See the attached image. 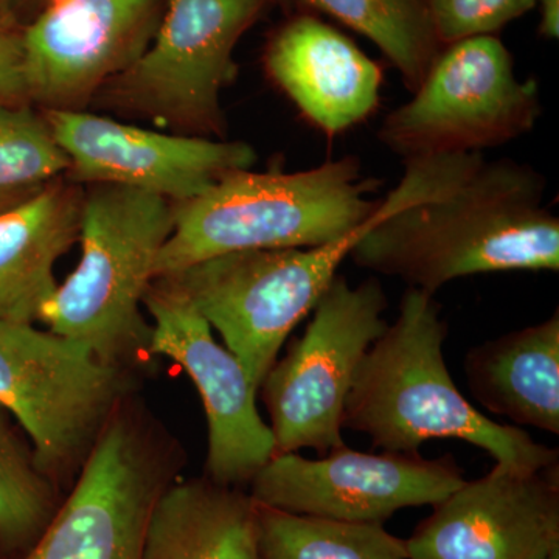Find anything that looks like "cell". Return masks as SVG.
I'll use <instances>...</instances> for the list:
<instances>
[{
	"label": "cell",
	"mask_w": 559,
	"mask_h": 559,
	"mask_svg": "<svg viewBox=\"0 0 559 559\" xmlns=\"http://www.w3.org/2000/svg\"><path fill=\"white\" fill-rule=\"evenodd\" d=\"M385 212L353 248L359 267L433 294L455 278L559 270V219L546 179L527 164L463 154L404 160Z\"/></svg>",
	"instance_id": "cell-1"
},
{
	"label": "cell",
	"mask_w": 559,
	"mask_h": 559,
	"mask_svg": "<svg viewBox=\"0 0 559 559\" xmlns=\"http://www.w3.org/2000/svg\"><path fill=\"white\" fill-rule=\"evenodd\" d=\"M447 336L433 296L407 288L395 323L360 362L344 428L367 433L389 452L418 454L425 441L457 439L487 451L500 469L535 473L558 465V450L492 421L462 395L444 360Z\"/></svg>",
	"instance_id": "cell-2"
},
{
	"label": "cell",
	"mask_w": 559,
	"mask_h": 559,
	"mask_svg": "<svg viewBox=\"0 0 559 559\" xmlns=\"http://www.w3.org/2000/svg\"><path fill=\"white\" fill-rule=\"evenodd\" d=\"M377 182L355 156L310 170H240L175 207V226L154 278L242 250L316 248L358 230L380 207Z\"/></svg>",
	"instance_id": "cell-3"
},
{
	"label": "cell",
	"mask_w": 559,
	"mask_h": 559,
	"mask_svg": "<svg viewBox=\"0 0 559 559\" xmlns=\"http://www.w3.org/2000/svg\"><path fill=\"white\" fill-rule=\"evenodd\" d=\"M173 226L171 201L131 187L95 183L81 204L80 264L58 285L38 320L121 369L150 352L151 326L140 305Z\"/></svg>",
	"instance_id": "cell-4"
},
{
	"label": "cell",
	"mask_w": 559,
	"mask_h": 559,
	"mask_svg": "<svg viewBox=\"0 0 559 559\" xmlns=\"http://www.w3.org/2000/svg\"><path fill=\"white\" fill-rule=\"evenodd\" d=\"M384 212L382 198L364 226L329 245L224 253L162 278L218 331L260 389L290 331L314 310L341 264Z\"/></svg>",
	"instance_id": "cell-5"
},
{
	"label": "cell",
	"mask_w": 559,
	"mask_h": 559,
	"mask_svg": "<svg viewBox=\"0 0 559 559\" xmlns=\"http://www.w3.org/2000/svg\"><path fill=\"white\" fill-rule=\"evenodd\" d=\"M414 92L378 131L404 160L496 148L540 117L538 84L518 79L509 49L492 35L450 44Z\"/></svg>",
	"instance_id": "cell-6"
},
{
	"label": "cell",
	"mask_w": 559,
	"mask_h": 559,
	"mask_svg": "<svg viewBox=\"0 0 559 559\" xmlns=\"http://www.w3.org/2000/svg\"><path fill=\"white\" fill-rule=\"evenodd\" d=\"M377 278L352 286L337 274L316 304L304 336L275 360L260 389L270 412L275 454L344 447V412L362 359L389 323Z\"/></svg>",
	"instance_id": "cell-7"
},
{
	"label": "cell",
	"mask_w": 559,
	"mask_h": 559,
	"mask_svg": "<svg viewBox=\"0 0 559 559\" xmlns=\"http://www.w3.org/2000/svg\"><path fill=\"white\" fill-rule=\"evenodd\" d=\"M124 392L123 369L83 342L0 320V407L31 437L40 471L84 465Z\"/></svg>",
	"instance_id": "cell-8"
},
{
	"label": "cell",
	"mask_w": 559,
	"mask_h": 559,
	"mask_svg": "<svg viewBox=\"0 0 559 559\" xmlns=\"http://www.w3.org/2000/svg\"><path fill=\"white\" fill-rule=\"evenodd\" d=\"M266 2L168 0L150 46L116 76L117 95L171 127L221 134V92L237 75L235 47Z\"/></svg>",
	"instance_id": "cell-9"
},
{
	"label": "cell",
	"mask_w": 559,
	"mask_h": 559,
	"mask_svg": "<svg viewBox=\"0 0 559 559\" xmlns=\"http://www.w3.org/2000/svg\"><path fill=\"white\" fill-rule=\"evenodd\" d=\"M465 481L451 454H366L344 444L322 459L274 455L250 480V496L288 513L384 525L400 510L436 506Z\"/></svg>",
	"instance_id": "cell-10"
},
{
	"label": "cell",
	"mask_w": 559,
	"mask_h": 559,
	"mask_svg": "<svg viewBox=\"0 0 559 559\" xmlns=\"http://www.w3.org/2000/svg\"><path fill=\"white\" fill-rule=\"evenodd\" d=\"M143 305L154 320L151 355L178 362L204 403L207 479L234 488L250 484L275 454L270 425L257 409L259 389L237 356L215 341L207 320L167 280L151 283Z\"/></svg>",
	"instance_id": "cell-11"
},
{
	"label": "cell",
	"mask_w": 559,
	"mask_h": 559,
	"mask_svg": "<svg viewBox=\"0 0 559 559\" xmlns=\"http://www.w3.org/2000/svg\"><path fill=\"white\" fill-rule=\"evenodd\" d=\"M167 487L148 440L116 412L53 521L17 559H142L151 511Z\"/></svg>",
	"instance_id": "cell-12"
},
{
	"label": "cell",
	"mask_w": 559,
	"mask_h": 559,
	"mask_svg": "<svg viewBox=\"0 0 559 559\" xmlns=\"http://www.w3.org/2000/svg\"><path fill=\"white\" fill-rule=\"evenodd\" d=\"M46 119L75 182L131 187L168 201L193 200L257 160L248 143L164 134L83 110H47Z\"/></svg>",
	"instance_id": "cell-13"
},
{
	"label": "cell",
	"mask_w": 559,
	"mask_h": 559,
	"mask_svg": "<svg viewBox=\"0 0 559 559\" xmlns=\"http://www.w3.org/2000/svg\"><path fill=\"white\" fill-rule=\"evenodd\" d=\"M157 0H55L22 35L25 94L80 110L148 46Z\"/></svg>",
	"instance_id": "cell-14"
},
{
	"label": "cell",
	"mask_w": 559,
	"mask_h": 559,
	"mask_svg": "<svg viewBox=\"0 0 559 559\" xmlns=\"http://www.w3.org/2000/svg\"><path fill=\"white\" fill-rule=\"evenodd\" d=\"M406 540L409 559H544L559 549L558 465L495 466L465 481Z\"/></svg>",
	"instance_id": "cell-15"
},
{
	"label": "cell",
	"mask_w": 559,
	"mask_h": 559,
	"mask_svg": "<svg viewBox=\"0 0 559 559\" xmlns=\"http://www.w3.org/2000/svg\"><path fill=\"white\" fill-rule=\"evenodd\" d=\"M272 81L329 138L373 116L382 70L340 31L311 14L283 25L264 57Z\"/></svg>",
	"instance_id": "cell-16"
},
{
	"label": "cell",
	"mask_w": 559,
	"mask_h": 559,
	"mask_svg": "<svg viewBox=\"0 0 559 559\" xmlns=\"http://www.w3.org/2000/svg\"><path fill=\"white\" fill-rule=\"evenodd\" d=\"M83 194L51 180L0 210V320L33 323L58 288L53 270L80 238Z\"/></svg>",
	"instance_id": "cell-17"
},
{
	"label": "cell",
	"mask_w": 559,
	"mask_h": 559,
	"mask_svg": "<svg viewBox=\"0 0 559 559\" xmlns=\"http://www.w3.org/2000/svg\"><path fill=\"white\" fill-rule=\"evenodd\" d=\"M471 395L521 426L559 433V312L471 348L463 362Z\"/></svg>",
	"instance_id": "cell-18"
},
{
	"label": "cell",
	"mask_w": 559,
	"mask_h": 559,
	"mask_svg": "<svg viewBox=\"0 0 559 559\" xmlns=\"http://www.w3.org/2000/svg\"><path fill=\"white\" fill-rule=\"evenodd\" d=\"M142 559H260L255 500L210 479L168 485L151 511Z\"/></svg>",
	"instance_id": "cell-19"
},
{
	"label": "cell",
	"mask_w": 559,
	"mask_h": 559,
	"mask_svg": "<svg viewBox=\"0 0 559 559\" xmlns=\"http://www.w3.org/2000/svg\"><path fill=\"white\" fill-rule=\"evenodd\" d=\"M260 559H409L384 525L288 513L257 502Z\"/></svg>",
	"instance_id": "cell-20"
},
{
	"label": "cell",
	"mask_w": 559,
	"mask_h": 559,
	"mask_svg": "<svg viewBox=\"0 0 559 559\" xmlns=\"http://www.w3.org/2000/svg\"><path fill=\"white\" fill-rule=\"evenodd\" d=\"M377 44L411 91L440 53L428 0H304Z\"/></svg>",
	"instance_id": "cell-21"
},
{
	"label": "cell",
	"mask_w": 559,
	"mask_h": 559,
	"mask_svg": "<svg viewBox=\"0 0 559 559\" xmlns=\"http://www.w3.org/2000/svg\"><path fill=\"white\" fill-rule=\"evenodd\" d=\"M62 500L35 452L14 436L0 407V550L22 557L53 521Z\"/></svg>",
	"instance_id": "cell-22"
},
{
	"label": "cell",
	"mask_w": 559,
	"mask_h": 559,
	"mask_svg": "<svg viewBox=\"0 0 559 559\" xmlns=\"http://www.w3.org/2000/svg\"><path fill=\"white\" fill-rule=\"evenodd\" d=\"M69 168L46 117L16 103L0 105V190L46 186Z\"/></svg>",
	"instance_id": "cell-23"
},
{
	"label": "cell",
	"mask_w": 559,
	"mask_h": 559,
	"mask_svg": "<svg viewBox=\"0 0 559 559\" xmlns=\"http://www.w3.org/2000/svg\"><path fill=\"white\" fill-rule=\"evenodd\" d=\"M536 7V0H428L437 39L444 46L492 35Z\"/></svg>",
	"instance_id": "cell-24"
},
{
	"label": "cell",
	"mask_w": 559,
	"mask_h": 559,
	"mask_svg": "<svg viewBox=\"0 0 559 559\" xmlns=\"http://www.w3.org/2000/svg\"><path fill=\"white\" fill-rule=\"evenodd\" d=\"M25 94L22 35L0 17V105H14Z\"/></svg>",
	"instance_id": "cell-25"
},
{
	"label": "cell",
	"mask_w": 559,
	"mask_h": 559,
	"mask_svg": "<svg viewBox=\"0 0 559 559\" xmlns=\"http://www.w3.org/2000/svg\"><path fill=\"white\" fill-rule=\"evenodd\" d=\"M539 3V32L544 38L558 39L559 36V0H536Z\"/></svg>",
	"instance_id": "cell-26"
},
{
	"label": "cell",
	"mask_w": 559,
	"mask_h": 559,
	"mask_svg": "<svg viewBox=\"0 0 559 559\" xmlns=\"http://www.w3.org/2000/svg\"><path fill=\"white\" fill-rule=\"evenodd\" d=\"M40 187H32V189L0 190V210L9 209L11 205L25 200V198L32 197V194L36 193Z\"/></svg>",
	"instance_id": "cell-27"
},
{
	"label": "cell",
	"mask_w": 559,
	"mask_h": 559,
	"mask_svg": "<svg viewBox=\"0 0 559 559\" xmlns=\"http://www.w3.org/2000/svg\"><path fill=\"white\" fill-rule=\"evenodd\" d=\"M280 3H289V5H297V3H301L305 5L304 0H277Z\"/></svg>",
	"instance_id": "cell-28"
},
{
	"label": "cell",
	"mask_w": 559,
	"mask_h": 559,
	"mask_svg": "<svg viewBox=\"0 0 559 559\" xmlns=\"http://www.w3.org/2000/svg\"><path fill=\"white\" fill-rule=\"evenodd\" d=\"M544 559H559V549L551 551V554L547 555Z\"/></svg>",
	"instance_id": "cell-29"
},
{
	"label": "cell",
	"mask_w": 559,
	"mask_h": 559,
	"mask_svg": "<svg viewBox=\"0 0 559 559\" xmlns=\"http://www.w3.org/2000/svg\"><path fill=\"white\" fill-rule=\"evenodd\" d=\"M10 3L24 2V0H9Z\"/></svg>",
	"instance_id": "cell-30"
}]
</instances>
